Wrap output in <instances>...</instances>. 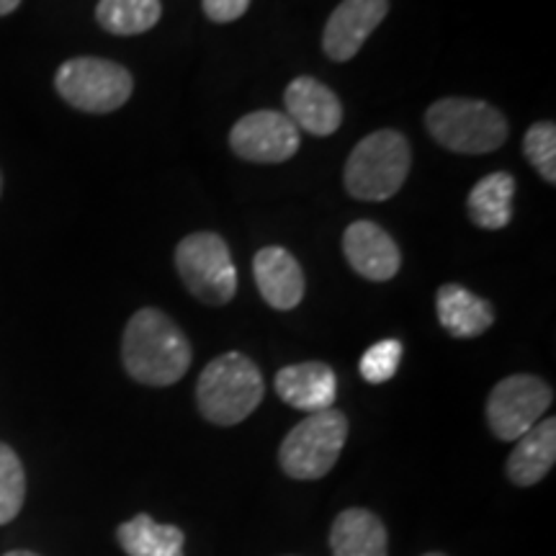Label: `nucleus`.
<instances>
[{
	"label": "nucleus",
	"mask_w": 556,
	"mask_h": 556,
	"mask_svg": "<svg viewBox=\"0 0 556 556\" xmlns=\"http://www.w3.org/2000/svg\"><path fill=\"white\" fill-rule=\"evenodd\" d=\"M191 343L163 309L144 307L129 317L122 338L127 374L144 387H170L191 368Z\"/></svg>",
	"instance_id": "obj_1"
},
{
	"label": "nucleus",
	"mask_w": 556,
	"mask_h": 556,
	"mask_svg": "<svg viewBox=\"0 0 556 556\" xmlns=\"http://www.w3.org/2000/svg\"><path fill=\"white\" fill-rule=\"evenodd\" d=\"M266 394L261 368L238 351L208 361L197 384V405L214 426H238L258 409Z\"/></svg>",
	"instance_id": "obj_2"
},
{
	"label": "nucleus",
	"mask_w": 556,
	"mask_h": 556,
	"mask_svg": "<svg viewBox=\"0 0 556 556\" xmlns=\"http://www.w3.org/2000/svg\"><path fill=\"white\" fill-rule=\"evenodd\" d=\"M413 168V148L397 129H379L361 139L348 155L343 184L353 199L389 201Z\"/></svg>",
	"instance_id": "obj_3"
},
{
	"label": "nucleus",
	"mask_w": 556,
	"mask_h": 556,
	"mask_svg": "<svg viewBox=\"0 0 556 556\" xmlns=\"http://www.w3.org/2000/svg\"><path fill=\"white\" fill-rule=\"evenodd\" d=\"M426 127L441 148L458 155L495 152L510 135L503 111L486 101L458 99V96L435 101L426 111Z\"/></svg>",
	"instance_id": "obj_4"
},
{
	"label": "nucleus",
	"mask_w": 556,
	"mask_h": 556,
	"mask_svg": "<svg viewBox=\"0 0 556 556\" xmlns=\"http://www.w3.org/2000/svg\"><path fill=\"white\" fill-rule=\"evenodd\" d=\"M345 438L348 417L340 409L330 407L323 413H312L283 438L278 446V464L291 479H302V482L323 479L336 467Z\"/></svg>",
	"instance_id": "obj_5"
},
{
	"label": "nucleus",
	"mask_w": 556,
	"mask_h": 556,
	"mask_svg": "<svg viewBox=\"0 0 556 556\" xmlns=\"http://www.w3.org/2000/svg\"><path fill=\"white\" fill-rule=\"evenodd\" d=\"M54 88L70 106L86 114H111L129 101L135 78L119 62L103 58H75L62 62Z\"/></svg>",
	"instance_id": "obj_6"
},
{
	"label": "nucleus",
	"mask_w": 556,
	"mask_h": 556,
	"mask_svg": "<svg viewBox=\"0 0 556 556\" xmlns=\"http://www.w3.org/2000/svg\"><path fill=\"white\" fill-rule=\"evenodd\" d=\"M176 270L191 296L212 307H225L238 291L229 245L217 232H193L176 248Z\"/></svg>",
	"instance_id": "obj_7"
},
{
	"label": "nucleus",
	"mask_w": 556,
	"mask_h": 556,
	"mask_svg": "<svg viewBox=\"0 0 556 556\" xmlns=\"http://www.w3.org/2000/svg\"><path fill=\"white\" fill-rule=\"evenodd\" d=\"M554 402V389L533 374H513L497 381L486 400V422L500 441L526 435Z\"/></svg>",
	"instance_id": "obj_8"
},
{
	"label": "nucleus",
	"mask_w": 556,
	"mask_h": 556,
	"mask_svg": "<svg viewBox=\"0 0 556 556\" xmlns=\"http://www.w3.org/2000/svg\"><path fill=\"white\" fill-rule=\"evenodd\" d=\"M299 144H302V137H299L296 124L281 111H253L229 129V148L248 163H287L299 152Z\"/></svg>",
	"instance_id": "obj_9"
},
{
	"label": "nucleus",
	"mask_w": 556,
	"mask_h": 556,
	"mask_svg": "<svg viewBox=\"0 0 556 556\" xmlns=\"http://www.w3.org/2000/svg\"><path fill=\"white\" fill-rule=\"evenodd\" d=\"M389 13V0H343L330 13L323 31V50L332 62H348L361 52L368 37Z\"/></svg>",
	"instance_id": "obj_10"
},
{
	"label": "nucleus",
	"mask_w": 556,
	"mask_h": 556,
	"mask_svg": "<svg viewBox=\"0 0 556 556\" xmlns=\"http://www.w3.org/2000/svg\"><path fill=\"white\" fill-rule=\"evenodd\" d=\"M343 253L351 268L366 281H389L402 266V253L392 235L368 219L353 222L345 229Z\"/></svg>",
	"instance_id": "obj_11"
},
{
	"label": "nucleus",
	"mask_w": 556,
	"mask_h": 556,
	"mask_svg": "<svg viewBox=\"0 0 556 556\" xmlns=\"http://www.w3.org/2000/svg\"><path fill=\"white\" fill-rule=\"evenodd\" d=\"M283 103H287V116L296 124V129L309 131L315 137L336 135L343 124V103L336 90L309 75H299L289 83Z\"/></svg>",
	"instance_id": "obj_12"
},
{
	"label": "nucleus",
	"mask_w": 556,
	"mask_h": 556,
	"mask_svg": "<svg viewBox=\"0 0 556 556\" xmlns=\"http://www.w3.org/2000/svg\"><path fill=\"white\" fill-rule=\"evenodd\" d=\"M276 394L302 413H323L336 405L338 377L332 366L323 361L291 364L276 374Z\"/></svg>",
	"instance_id": "obj_13"
},
{
	"label": "nucleus",
	"mask_w": 556,
	"mask_h": 556,
	"mask_svg": "<svg viewBox=\"0 0 556 556\" xmlns=\"http://www.w3.org/2000/svg\"><path fill=\"white\" fill-rule=\"evenodd\" d=\"M253 276L268 307L289 312L304 299V270L287 248L268 245L255 253Z\"/></svg>",
	"instance_id": "obj_14"
},
{
	"label": "nucleus",
	"mask_w": 556,
	"mask_h": 556,
	"mask_svg": "<svg viewBox=\"0 0 556 556\" xmlns=\"http://www.w3.org/2000/svg\"><path fill=\"white\" fill-rule=\"evenodd\" d=\"M438 323L454 338H479L495 325V307L462 283H443L435 294Z\"/></svg>",
	"instance_id": "obj_15"
},
{
	"label": "nucleus",
	"mask_w": 556,
	"mask_h": 556,
	"mask_svg": "<svg viewBox=\"0 0 556 556\" xmlns=\"http://www.w3.org/2000/svg\"><path fill=\"white\" fill-rule=\"evenodd\" d=\"M556 462V420L546 417L520 435L505 464V475L513 484L533 486L552 471Z\"/></svg>",
	"instance_id": "obj_16"
},
{
	"label": "nucleus",
	"mask_w": 556,
	"mask_h": 556,
	"mask_svg": "<svg viewBox=\"0 0 556 556\" xmlns=\"http://www.w3.org/2000/svg\"><path fill=\"white\" fill-rule=\"evenodd\" d=\"M332 556H387V528L366 507H348L332 520Z\"/></svg>",
	"instance_id": "obj_17"
},
{
	"label": "nucleus",
	"mask_w": 556,
	"mask_h": 556,
	"mask_svg": "<svg viewBox=\"0 0 556 556\" xmlns=\"http://www.w3.org/2000/svg\"><path fill=\"white\" fill-rule=\"evenodd\" d=\"M516 189V178L505 170L490 173V176L479 180L467 199L471 225H477L479 229H503L510 225Z\"/></svg>",
	"instance_id": "obj_18"
},
{
	"label": "nucleus",
	"mask_w": 556,
	"mask_h": 556,
	"mask_svg": "<svg viewBox=\"0 0 556 556\" xmlns=\"http://www.w3.org/2000/svg\"><path fill=\"white\" fill-rule=\"evenodd\" d=\"M116 541L127 556H184L186 533L178 526L157 523L148 513H139L116 528Z\"/></svg>",
	"instance_id": "obj_19"
},
{
	"label": "nucleus",
	"mask_w": 556,
	"mask_h": 556,
	"mask_svg": "<svg viewBox=\"0 0 556 556\" xmlns=\"http://www.w3.org/2000/svg\"><path fill=\"white\" fill-rule=\"evenodd\" d=\"M160 16H163L160 0H101L96 5V21L114 37H137L155 29Z\"/></svg>",
	"instance_id": "obj_20"
},
{
	"label": "nucleus",
	"mask_w": 556,
	"mask_h": 556,
	"mask_svg": "<svg viewBox=\"0 0 556 556\" xmlns=\"http://www.w3.org/2000/svg\"><path fill=\"white\" fill-rule=\"evenodd\" d=\"M26 500V471L16 451L0 441V526L18 516Z\"/></svg>",
	"instance_id": "obj_21"
},
{
	"label": "nucleus",
	"mask_w": 556,
	"mask_h": 556,
	"mask_svg": "<svg viewBox=\"0 0 556 556\" xmlns=\"http://www.w3.org/2000/svg\"><path fill=\"white\" fill-rule=\"evenodd\" d=\"M523 152L528 163L539 170L548 186L556 184V124L536 122L523 137Z\"/></svg>",
	"instance_id": "obj_22"
},
{
	"label": "nucleus",
	"mask_w": 556,
	"mask_h": 556,
	"mask_svg": "<svg viewBox=\"0 0 556 556\" xmlns=\"http://www.w3.org/2000/svg\"><path fill=\"white\" fill-rule=\"evenodd\" d=\"M402 353H405V348H402L400 340H379V343H374L364 356H361V377H364L368 384H384V381H389L397 374V368L402 364Z\"/></svg>",
	"instance_id": "obj_23"
},
{
	"label": "nucleus",
	"mask_w": 556,
	"mask_h": 556,
	"mask_svg": "<svg viewBox=\"0 0 556 556\" xmlns=\"http://www.w3.org/2000/svg\"><path fill=\"white\" fill-rule=\"evenodd\" d=\"M201 5H204L206 18L214 24H232L245 16L250 0H201Z\"/></svg>",
	"instance_id": "obj_24"
},
{
	"label": "nucleus",
	"mask_w": 556,
	"mask_h": 556,
	"mask_svg": "<svg viewBox=\"0 0 556 556\" xmlns=\"http://www.w3.org/2000/svg\"><path fill=\"white\" fill-rule=\"evenodd\" d=\"M21 5V0H0V16H9Z\"/></svg>",
	"instance_id": "obj_25"
},
{
	"label": "nucleus",
	"mask_w": 556,
	"mask_h": 556,
	"mask_svg": "<svg viewBox=\"0 0 556 556\" xmlns=\"http://www.w3.org/2000/svg\"><path fill=\"white\" fill-rule=\"evenodd\" d=\"M3 556H39V554H34V552H9V554H3Z\"/></svg>",
	"instance_id": "obj_26"
},
{
	"label": "nucleus",
	"mask_w": 556,
	"mask_h": 556,
	"mask_svg": "<svg viewBox=\"0 0 556 556\" xmlns=\"http://www.w3.org/2000/svg\"><path fill=\"white\" fill-rule=\"evenodd\" d=\"M422 556H446V554H438V552H430V554H422Z\"/></svg>",
	"instance_id": "obj_27"
},
{
	"label": "nucleus",
	"mask_w": 556,
	"mask_h": 556,
	"mask_svg": "<svg viewBox=\"0 0 556 556\" xmlns=\"http://www.w3.org/2000/svg\"><path fill=\"white\" fill-rule=\"evenodd\" d=\"M0 193H3V176H0Z\"/></svg>",
	"instance_id": "obj_28"
}]
</instances>
